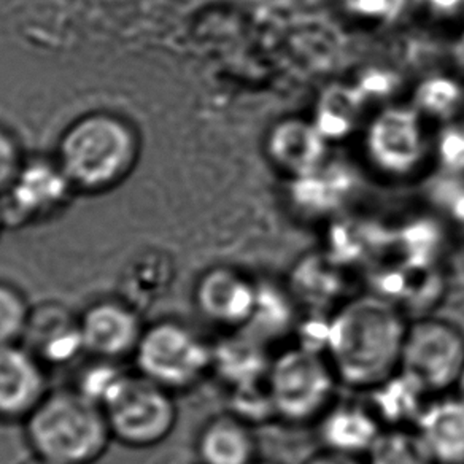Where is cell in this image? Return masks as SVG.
Here are the masks:
<instances>
[{
  "label": "cell",
  "mask_w": 464,
  "mask_h": 464,
  "mask_svg": "<svg viewBox=\"0 0 464 464\" xmlns=\"http://www.w3.org/2000/svg\"><path fill=\"white\" fill-rule=\"evenodd\" d=\"M231 411L229 412L250 426L265 423L276 419L269 390L265 382L231 390Z\"/></svg>",
  "instance_id": "7402d4cb"
},
{
  "label": "cell",
  "mask_w": 464,
  "mask_h": 464,
  "mask_svg": "<svg viewBox=\"0 0 464 464\" xmlns=\"http://www.w3.org/2000/svg\"><path fill=\"white\" fill-rule=\"evenodd\" d=\"M266 385L276 419L305 425L334 404L341 383L323 352L295 345L272 356Z\"/></svg>",
  "instance_id": "277c9868"
},
{
  "label": "cell",
  "mask_w": 464,
  "mask_h": 464,
  "mask_svg": "<svg viewBox=\"0 0 464 464\" xmlns=\"http://www.w3.org/2000/svg\"><path fill=\"white\" fill-rule=\"evenodd\" d=\"M271 360L267 345L244 329L212 343V372L231 390L265 382Z\"/></svg>",
  "instance_id": "4fadbf2b"
},
{
  "label": "cell",
  "mask_w": 464,
  "mask_h": 464,
  "mask_svg": "<svg viewBox=\"0 0 464 464\" xmlns=\"http://www.w3.org/2000/svg\"><path fill=\"white\" fill-rule=\"evenodd\" d=\"M295 304L288 291L272 284H259L253 315L244 331L263 343L284 335L295 322Z\"/></svg>",
  "instance_id": "ac0fdd59"
},
{
  "label": "cell",
  "mask_w": 464,
  "mask_h": 464,
  "mask_svg": "<svg viewBox=\"0 0 464 464\" xmlns=\"http://www.w3.org/2000/svg\"><path fill=\"white\" fill-rule=\"evenodd\" d=\"M128 377L130 375L116 368L110 360H99L97 364H92L82 372L78 379L77 392L96 406L105 409L121 390Z\"/></svg>",
  "instance_id": "ffe728a7"
},
{
  "label": "cell",
  "mask_w": 464,
  "mask_h": 464,
  "mask_svg": "<svg viewBox=\"0 0 464 464\" xmlns=\"http://www.w3.org/2000/svg\"><path fill=\"white\" fill-rule=\"evenodd\" d=\"M27 333L35 334L34 343L45 362H72L84 352L80 323L72 322L65 315L31 314Z\"/></svg>",
  "instance_id": "e0dca14e"
},
{
  "label": "cell",
  "mask_w": 464,
  "mask_h": 464,
  "mask_svg": "<svg viewBox=\"0 0 464 464\" xmlns=\"http://www.w3.org/2000/svg\"><path fill=\"white\" fill-rule=\"evenodd\" d=\"M316 425L323 450L358 458L368 457L385 430L369 404L348 401H335Z\"/></svg>",
  "instance_id": "7c38bea8"
},
{
  "label": "cell",
  "mask_w": 464,
  "mask_h": 464,
  "mask_svg": "<svg viewBox=\"0 0 464 464\" xmlns=\"http://www.w3.org/2000/svg\"><path fill=\"white\" fill-rule=\"evenodd\" d=\"M258 282L239 269L215 266L207 269L194 286V304L206 320L231 331L246 328L253 315Z\"/></svg>",
  "instance_id": "9c48e42d"
},
{
  "label": "cell",
  "mask_w": 464,
  "mask_h": 464,
  "mask_svg": "<svg viewBox=\"0 0 464 464\" xmlns=\"http://www.w3.org/2000/svg\"><path fill=\"white\" fill-rule=\"evenodd\" d=\"M415 430L438 464H464V401L455 396L431 400Z\"/></svg>",
  "instance_id": "5bb4252c"
},
{
  "label": "cell",
  "mask_w": 464,
  "mask_h": 464,
  "mask_svg": "<svg viewBox=\"0 0 464 464\" xmlns=\"http://www.w3.org/2000/svg\"><path fill=\"white\" fill-rule=\"evenodd\" d=\"M46 393L37 356L16 343L0 345V419L26 420Z\"/></svg>",
  "instance_id": "8fae6325"
},
{
  "label": "cell",
  "mask_w": 464,
  "mask_h": 464,
  "mask_svg": "<svg viewBox=\"0 0 464 464\" xmlns=\"http://www.w3.org/2000/svg\"><path fill=\"white\" fill-rule=\"evenodd\" d=\"M431 394L398 371L390 379L369 392V407L383 428H415Z\"/></svg>",
  "instance_id": "2e32d148"
},
{
  "label": "cell",
  "mask_w": 464,
  "mask_h": 464,
  "mask_svg": "<svg viewBox=\"0 0 464 464\" xmlns=\"http://www.w3.org/2000/svg\"><path fill=\"white\" fill-rule=\"evenodd\" d=\"M366 461L368 464H438L415 428H385Z\"/></svg>",
  "instance_id": "d6986e66"
},
{
  "label": "cell",
  "mask_w": 464,
  "mask_h": 464,
  "mask_svg": "<svg viewBox=\"0 0 464 464\" xmlns=\"http://www.w3.org/2000/svg\"><path fill=\"white\" fill-rule=\"evenodd\" d=\"M409 323L387 299L360 296L328 318L324 355L341 385L366 392L401 369Z\"/></svg>",
  "instance_id": "6da1fadb"
},
{
  "label": "cell",
  "mask_w": 464,
  "mask_h": 464,
  "mask_svg": "<svg viewBox=\"0 0 464 464\" xmlns=\"http://www.w3.org/2000/svg\"><path fill=\"white\" fill-rule=\"evenodd\" d=\"M139 155L132 124L116 113L91 111L67 126L56 161L75 191L101 193L130 174Z\"/></svg>",
  "instance_id": "7a4b0ae2"
},
{
  "label": "cell",
  "mask_w": 464,
  "mask_h": 464,
  "mask_svg": "<svg viewBox=\"0 0 464 464\" xmlns=\"http://www.w3.org/2000/svg\"><path fill=\"white\" fill-rule=\"evenodd\" d=\"M256 451L253 426L231 412L208 420L196 440L200 464H250Z\"/></svg>",
  "instance_id": "9a60e30c"
},
{
  "label": "cell",
  "mask_w": 464,
  "mask_h": 464,
  "mask_svg": "<svg viewBox=\"0 0 464 464\" xmlns=\"http://www.w3.org/2000/svg\"><path fill=\"white\" fill-rule=\"evenodd\" d=\"M134 356L139 374L169 392L194 387L212 371V343L180 322L145 329Z\"/></svg>",
  "instance_id": "5b68a950"
},
{
  "label": "cell",
  "mask_w": 464,
  "mask_h": 464,
  "mask_svg": "<svg viewBox=\"0 0 464 464\" xmlns=\"http://www.w3.org/2000/svg\"><path fill=\"white\" fill-rule=\"evenodd\" d=\"M111 438L103 409L77 390L46 393L26 419L34 457L50 464L96 463Z\"/></svg>",
  "instance_id": "3957f363"
},
{
  "label": "cell",
  "mask_w": 464,
  "mask_h": 464,
  "mask_svg": "<svg viewBox=\"0 0 464 464\" xmlns=\"http://www.w3.org/2000/svg\"><path fill=\"white\" fill-rule=\"evenodd\" d=\"M250 464H280V463H276V461H271V459H258V458H256V459H255V461H253V463H250Z\"/></svg>",
  "instance_id": "4316f807"
},
{
  "label": "cell",
  "mask_w": 464,
  "mask_h": 464,
  "mask_svg": "<svg viewBox=\"0 0 464 464\" xmlns=\"http://www.w3.org/2000/svg\"><path fill=\"white\" fill-rule=\"evenodd\" d=\"M464 368V333L444 318H420L409 323L401 371L419 382L431 396L457 387Z\"/></svg>",
  "instance_id": "8992f818"
},
{
  "label": "cell",
  "mask_w": 464,
  "mask_h": 464,
  "mask_svg": "<svg viewBox=\"0 0 464 464\" xmlns=\"http://www.w3.org/2000/svg\"><path fill=\"white\" fill-rule=\"evenodd\" d=\"M21 464H50L46 463V461H44V459H40V458L33 457L31 459H27V461H24V463Z\"/></svg>",
  "instance_id": "484cf974"
},
{
  "label": "cell",
  "mask_w": 464,
  "mask_h": 464,
  "mask_svg": "<svg viewBox=\"0 0 464 464\" xmlns=\"http://www.w3.org/2000/svg\"><path fill=\"white\" fill-rule=\"evenodd\" d=\"M33 310L21 291L0 284V345L16 343L26 334Z\"/></svg>",
  "instance_id": "44dd1931"
},
{
  "label": "cell",
  "mask_w": 464,
  "mask_h": 464,
  "mask_svg": "<svg viewBox=\"0 0 464 464\" xmlns=\"http://www.w3.org/2000/svg\"><path fill=\"white\" fill-rule=\"evenodd\" d=\"M455 392H457V396L459 400L464 401V368L461 371V375H459V379L457 382V387H455Z\"/></svg>",
  "instance_id": "d4e9b609"
},
{
  "label": "cell",
  "mask_w": 464,
  "mask_h": 464,
  "mask_svg": "<svg viewBox=\"0 0 464 464\" xmlns=\"http://www.w3.org/2000/svg\"><path fill=\"white\" fill-rule=\"evenodd\" d=\"M2 226H4V221H2V215H0V229H2Z\"/></svg>",
  "instance_id": "83f0119b"
},
{
  "label": "cell",
  "mask_w": 464,
  "mask_h": 464,
  "mask_svg": "<svg viewBox=\"0 0 464 464\" xmlns=\"http://www.w3.org/2000/svg\"><path fill=\"white\" fill-rule=\"evenodd\" d=\"M78 323L84 352L110 362L134 355L145 331L136 310L120 301H97L84 310Z\"/></svg>",
  "instance_id": "30bf717a"
},
{
  "label": "cell",
  "mask_w": 464,
  "mask_h": 464,
  "mask_svg": "<svg viewBox=\"0 0 464 464\" xmlns=\"http://www.w3.org/2000/svg\"><path fill=\"white\" fill-rule=\"evenodd\" d=\"M24 158L21 156L16 137L0 126V196L7 191L20 170Z\"/></svg>",
  "instance_id": "603a6c76"
},
{
  "label": "cell",
  "mask_w": 464,
  "mask_h": 464,
  "mask_svg": "<svg viewBox=\"0 0 464 464\" xmlns=\"http://www.w3.org/2000/svg\"><path fill=\"white\" fill-rule=\"evenodd\" d=\"M73 191L56 158L24 160L10 188L0 196L2 221L21 225L45 218L64 206Z\"/></svg>",
  "instance_id": "ba28073f"
},
{
  "label": "cell",
  "mask_w": 464,
  "mask_h": 464,
  "mask_svg": "<svg viewBox=\"0 0 464 464\" xmlns=\"http://www.w3.org/2000/svg\"><path fill=\"white\" fill-rule=\"evenodd\" d=\"M111 436L130 447L161 444L179 419L172 392L142 375H130L103 409Z\"/></svg>",
  "instance_id": "52a82bcc"
},
{
  "label": "cell",
  "mask_w": 464,
  "mask_h": 464,
  "mask_svg": "<svg viewBox=\"0 0 464 464\" xmlns=\"http://www.w3.org/2000/svg\"><path fill=\"white\" fill-rule=\"evenodd\" d=\"M303 464H368L366 458L350 457L335 451L322 450L307 458Z\"/></svg>",
  "instance_id": "cb8c5ba5"
}]
</instances>
